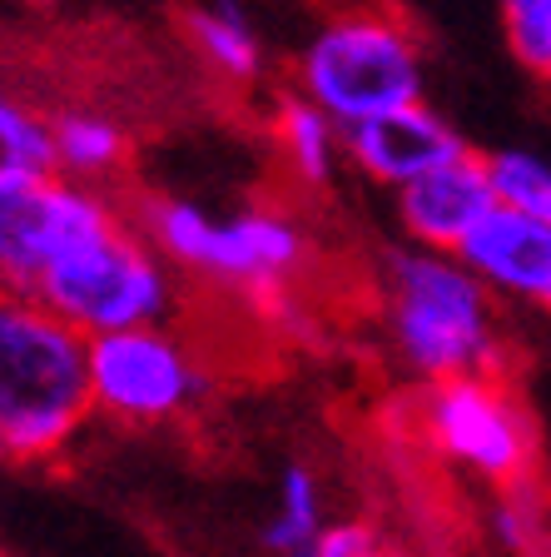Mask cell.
Returning a JSON list of instances; mask_svg holds the SVG:
<instances>
[{
    "instance_id": "obj_1",
    "label": "cell",
    "mask_w": 551,
    "mask_h": 557,
    "mask_svg": "<svg viewBox=\"0 0 551 557\" xmlns=\"http://www.w3.org/2000/svg\"><path fill=\"white\" fill-rule=\"evenodd\" d=\"M0 264L80 334L170 324L174 264L95 185L55 170L0 164Z\"/></svg>"
},
{
    "instance_id": "obj_2",
    "label": "cell",
    "mask_w": 551,
    "mask_h": 557,
    "mask_svg": "<svg viewBox=\"0 0 551 557\" xmlns=\"http://www.w3.org/2000/svg\"><path fill=\"white\" fill-rule=\"evenodd\" d=\"M90 418V334L35 294L0 289V443L11 463H60Z\"/></svg>"
},
{
    "instance_id": "obj_3",
    "label": "cell",
    "mask_w": 551,
    "mask_h": 557,
    "mask_svg": "<svg viewBox=\"0 0 551 557\" xmlns=\"http://www.w3.org/2000/svg\"><path fill=\"white\" fill-rule=\"evenodd\" d=\"M383 324L392 354L423 383L502 373L497 299L458 255L402 244L383 259Z\"/></svg>"
},
{
    "instance_id": "obj_4",
    "label": "cell",
    "mask_w": 551,
    "mask_h": 557,
    "mask_svg": "<svg viewBox=\"0 0 551 557\" xmlns=\"http://www.w3.org/2000/svg\"><path fill=\"white\" fill-rule=\"evenodd\" d=\"M293 90L313 100L343 129L388 110L423 104L427 50L402 5L392 0H348L334 5L293 60Z\"/></svg>"
},
{
    "instance_id": "obj_5",
    "label": "cell",
    "mask_w": 551,
    "mask_h": 557,
    "mask_svg": "<svg viewBox=\"0 0 551 557\" xmlns=\"http://www.w3.org/2000/svg\"><path fill=\"white\" fill-rule=\"evenodd\" d=\"M135 224L179 274H199L209 284L253 294L268 309L284 299L288 284L303 274V264L313 255L309 230L288 209L209 214L195 199L150 195L139 199Z\"/></svg>"
},
{
    "instance_id": "obj_6",
    "label": "cell",
    "mask_w": 551,
    "mask_h": 557,
    "mask_svg": "<svg viewBox=\"0 0 551 557\" xmlns=\"http://www.w3.org/2000/svg\"><path fill=\"white\" fill-rule=\"evenodd\" d=\"M413 418L417 438L458 473L487 487H517L531 478L537 429L522 398L502 383V373H462V379L427 383Z\"/></svg>"
},
{
    "instance_id": "obj_7",
    "label": "cell",
    "mask_w": 551,
    "mask_h": 557,
    "mask_svg": "<svg viewBox=\"0 0 551 557\" xmlns=\"http://www.w3.org/2000/svg\"><path fill=\"white\" fill-rule=\"evenodd\" d=\"M204 394V359L170 324L90 338L95 418H110L120 429H164V423H179L195 413Z\"/></svg>"
},
{
    "instance_id": "obj_8",
    "label": "cell",
    "mask_w": 551,
    "mask_h": 557,
    "mask_svg": "<svg viewBox=\"0 0 551 557\" xmlns=\"http://www.w3.org/2000/svg\"><path fill=\"white\" fill-rule=\"evenodd\" d=\"M458 259L483 278L492 299L551 313V220L492 205L487 220L462 239Z\"/></svg>"
},
{
    "instance_id": "obj_9",
    "label": "cell",
    "mask_w": 551,
    "mask_h": 557,
    "mask_svg": "<svg viewBox=\"0 0 551 557\" xmlns=\"http://www.w3.org/2000/svg\"><path fill=\"white\" fill-rule=\"evenodd\" d=\"M343 150H348V164H353L363 180H373V185L398 195L402 185L423 180L427 170L458 160V154L467 150V139L423 100V104L388 110V115H373V120H363V125L343 129Z\"/></svg>"
},
{
    "instance_id": "obj_10",
    "label": "cell",
    "mask_w": 551,
    "mask_h": 557,
    "mask_svg": "<svg viewBox=\"0 0 551 557\" xmlns=\"http://www.w3.org/2000/svg\"><path fill=\"white\" fill-rule=\"evenodd\" d=\"M492 205L497 195H492V174H487V154L472 150H462L458 160L437 164L423 180H413V185H402L392 195L398 230L413 244L442 249V255H458L462 239L487 220Z\"/></svg>"
},
{
    "instance_id": "obj_11",
    "label": "cell",
    "mask_w": 551,
    "mask_h": 557,
    "mask_svg": "<svg viewBox=\"0 0 551 557\" xmlns=\"http://www.w3.org/2000/svg\"><path fill=\"white\" fill-rule=\"evenodd\" d=\"M184 35L218 81L253 85L264 75V35L239 0H195L184 11Z\"/></svg>"
},
{
    "instance_id": "obj_12",
    "label": "cell",
    "mask_w": 551,
    "mask_h": 557,
    "mask_svg": "<svg viewBox=\"0 0 551 557\" xmlns=\"http://www.w3.org/2000/svg\"><path fill=\"white\" fill-rule=\"evenodd\" d=\"M274 139H278V154H284V170L293 174L303 189H323L338 174V164L348 160L343 125L328 120L318 104L303 100L299 90L274 104Z\"/></svg>"
},
{
    "instance_id": "obj_13",
    "label": "cell",
    "mask_w": 551,
    "mask_h": 557,
    "mask_svg": "<svg viewBox=\"0 0 551 557\" xmlns=\"http://www.w3.org/2000/svg\"><path fill=\"white\" fill-rule=\"evenodd\" d=\"M129 154V139L120 120L100 115V110H60L50 120V164L65 180L95 185L104 174H115Z\"/></svg>"
},
{
    "instance_id": "obj_14",
    "label": "cell",
    "mask_w": 551,
    "mask_h": 557,
    "mask_svg": "<svg viewBox=\"0 0 551 557\" xmlns=\"http://www.w3.org/2000/svg\"><path fill=\"white\" fill-rule=\"evenodd\" d=\"M328 528V508H323V483L313 468L303 463H288L284 478H278V493H274V512L264 522V547L274 557H293L313 543V537Z\"/></svg>"
},
{
    "instance_id": "obj_15",
    "label": "cell",
    "mask_w": 551,
    "mask_h": 557,
    "mask_svg": "<svg viewBox=\"0 0 551 557\" xmlns=\"http://www.w3.org/2000/svg\"><path fill=\"white\" fill-rule=\"evenodd\" d=\"M487 174H492L497 205L537 214V220H551V160L547 154L506 145V150L487 154Z\"/></svg>"
},
{
    "instance_id": "obj_16",
    "label": "cell",
    "mask_w": 551,
    "mask_h": 557,
    "mask_svg": "<svg viewBox=\"0 0 551 557\" xmlns=\"http://www.w3.org/2000/svg\"><path fill=\"white\" fill-rule=\"evenodd\" d=\"M0 164L55 170V164H50V120L25 110V104L5 90H0Z\"/></svg>"
},
{
    "instance_id": "obj_17",
    "label": "cell",
    "mask_w": 551,
    "mask_h": 557,
    "mask_svg": "<svg viewBox=\"0 0 551 557\" xmlns=\"http://www.w3.org/2000/svg\"><path fill=\"white\" fill-rule=\"evenodd\" d=\"M293 557H398V553H392V543L367 518H348V522H328V528Z\"/></svg>"
},
{
    "instance_id": "obj_18",
    "label": "cell",
    "mask_w": 551,
    "mask_h": 557,
    "mask_svg": "<svg viewBox=\"0 0 551 557\" xmlns=\"http://www.w3.org/2000/svg\"><path fill=\"white\" fill-rule=\"evenodd\" d=\"M541 15H551V0H502V30L531 25V21H541Z\"/></svg>"
},
{
    "instance_id": "obj_19",
    "label": "cell",
    "mask_w": 551,
    "mask_h": 557,
    "mask_svg": "<svg viewBox=\"0 0 551 557\" xmlns=\"http://www.w3.org/2000/svg\"><path fill=\"white\" fill-rule=\"evenodd\" d=\"M15 5H35V11H50V5H60V0H15Z\"/></svg>"
},
{
    "instance_id": "obj_20",
    "label": "cell",
    "mask_w": 551,
    "mask_h": 557,
    "mask_svg": "<svg viewBox=\"0 0 551 557\" xmlns=\"http://www.w3.org/2000/svg\"><path fill=\"white\" fill-rule=\"evenodd\" d=\"M541 85H547V90H551V60H547V70H541Z\"/></svg>"
},
{
    "instance_id": "obj_21",
    "label": "cell",
    "mask_w": 551,
    "mask_h": 557,
    "mask_svg": "<svg viewBox=\"0 0 551 557\" xmlns=\"http://www.w3.org/2000/svg\"><path fill=\"white\" fill-rule=\"evenodd\" d=\"M5 463H11V453H5V443H0V468H5Z\"/></svg>"
},
{
    "instance_id": "obj_22",
    "label": "cell",
    "mask_w": 551,
    "mask_h": 557,
    "mask_svg": "<svg viewBox=\"0 0 551 557\" xmlns=\"http://www.w3.org/2000/svg\"><path fill=\"white\" fill-rule=\"evenodd\" d=\"M0 289H5V264H0Z\"/></svg>"
},
{
    "instance_id": "obj_23",
    "label": "cell",
    "mask_w": 551,
    "mask_h": 557,
    "mask_svg": "<svg viewBox=\"0 0 551 557\" xmlns=\"http://www.w3.org/2000/svg\"><path fill=\"white\" fill-rule=\"evenodd\" d=\"M0 557H15V553H0Z\"/></svg>"
}]
</instances>
